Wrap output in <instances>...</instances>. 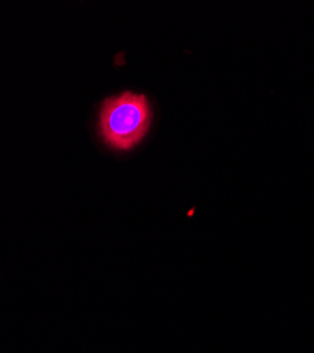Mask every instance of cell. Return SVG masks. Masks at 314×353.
Returning <instances> with one entry per match:
<instances>
[{
    "instance_id": "obj_1",
    "label": "cell",
    "mask_w": 314,
    "mask_h": 353,
    "mask_svg": "<svg viewBox=\"0 0 314 353\" xmlns=\"http://www.w3.org/2000/svg\"><path fill=\"white\" fill-rule=\"evenodd\" d=\"M150 123V103L141 94L124 92L108 98L99 112V134L113 150L133 149L148 134Z\"/></svg>"
}]
</instances>
